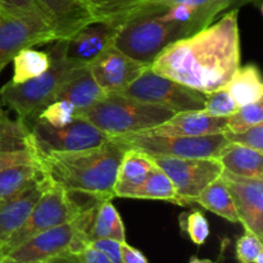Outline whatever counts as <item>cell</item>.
<instances>
[{"instance_id":"15","label":"cell","mask_w":263,"mask_h":263,"mask_svg":"<svg viewBox=\"0 0 263 263\" xmlns=\"http://www.w3.org/2000/svg\"><path fill=\"white\" fill-rule=\"evenodd\" d=\"M55 32L58 40L73 35L79 28L94 21L85 0H32Z\"/></svg>"},{"instance_id":"34","label":"cell","mask_w":263,"mask_h":263,"mask_svg":"<svg viewBox=\"0 0 263 263\" xmlns=\"http://www.w3.org/2000/svg\"><path fill=\"white\" fill-rule=\"evenodd\" d=\"M223 135L228 139L229 143L240 144V145L248 146L259 153H263V123L247 128L241 133H230L225 130Z\"/></svg>"},{"instance_id":"21","label":"cell","mask_w":263,"mask_h":263,"mask_svg":"<svg viewBox=\"0 0 263 263\" xmlns=\"http://www.w3.org/2000/svg\"><path fill=\"white\" fill-rule=\"evenodd\" d=\"M99 239H112L121 243L126 241L125 225L112 199H99L95 205L89 230V241L91 243Z\"/></svg>"},{"instance_id":"29","label":"cell","mask_w":263,"mask_h":263,"mask_svg":"<svg viewBox=\"0 0 263 263\" xmlns=\"http://www.w3.org/2000/svg\"><path fill=\"white\" fill-rule=\"evenodd\" d=\"M263 123V105L262 100L252 104L239 107L234 115L228 117L226 121V131L230 133H241L253 126Z\"/></svg>"},{"instance_id":"27","label":"cell","mask_w":263,"mask_h":263,"mask_svg":"<svg viewBox=\"0 0 263 263\" xmlns=\"http://www.w3.org/2000/svg\"><path fill=\"white\" fill-rule=\"evenodd\" d=\"M156 164V163H154ZM131 199H153L166 200L177 204V194L170 177L159 168L154 166L145 181L130 195Z\"/></svg>"},{"instance_id":"4","label":"cell","mask_w":263,"mask_h":263,"mask_svg":"<svg viewBox=\"0 0 263 263\" xmlns=\"http://www.w3.org/2000/svg\"><path fill=\"white\" fill-rule=\"evenodd\" d=\"M174 110L112 92L76 117L84 118L108 136L152 130L168 121Z\"/></svg>"},{"instance_id":"6","label":"cell","mask_w":263,"mask_h":263,"mask_svg":"<svg viewBox=\"0 0 263 263\" xmlns=\"http://www.w3.org/2000/svg\"><path fill=\"white\" fill-rule=\"evenodd\" d=\"M108 140L123 149H135L149 157L172 158H217L229 144L223 133L204 136H175L151 130L108 136Z\"/></svg>"},{"instance_id":"8","label":"cell","mask_w":263,"mask_h":263,"mask_svg":"<svg viewBox=\"0 0 263 263\" xmlns=\"http://www.w3.org/2000/svg\"><path fill=\"white\" fill-rule=\"evenodd\" d=\"M117 94L156 104L175 113L203 110L205 94L154 72L151 67Z\"/></svg>"},{"instance_id":"31","label":"cell","mask_w":263,"mask_h":263,"mask_svg":"<svg viewBox=\"0 0 263 263\" xmlns=\"http://www.w3.org/2000/svg\"><path fill=\"white\" fill-rule=\"evenodd\" d=\"M239 109V105L231 97L230 92L228 91L225 86L211 94H205L204 110L207 115L213 116V117H230L231 115Z\"/></svg>"},{"instance_id":"41","label":"cell","mask_w":263,"mask_h":263,"mask_svg":"<svg viewBox=\"0 0 263 263\" xmlns=\"http://www.w3.org/2000/svg\"><path fill=\"white\" fill-rule=\"evenodd\" d=\"M43 262H21V261H14V259L9 258V257H5V256H3L2 261H0V263H43Z\"/></svg>"},{"instance_id":"19","label":"cell","mask_w":263,"mask_h":263,"mask_svg":"<svg viewBox=\"0 0 263 263\" xmlns=\"http://www.w3.org/2000/svg\"><path fill=\"white\" fill-rule=\"evenodd\" d=\"M154 166L153 159L148 154L135 149H125L116 176L115 197L130 198L134 190L145 181Z\"/></svg>"},{"instance_id":"44","label":"cell","mask_w":263,"mask_h":263,"mask_svg":"<svg viewBox=\"0 0 263 263\" xmlns=\"http://www.w3.org/2000/svg\"><path fill=\"white\" fill-rule=\"evenodd\" d=\"M254 263H263V253L258 254V257H257L256 261H254Z\"/></svg>"},{"instance_id":"9","label":"cell","mask_w":263,"mask_h":263,"mask_svg":"<svg viewBox=\"0 0 263 263\" xmlns=\"http://www.w3.org/2000/svg\"><path fill=\"white\" fill-rule=\"evenodd\" d=\"M57 40L54 30L40 15L0 8V72L22 49Z\"/></svg>"},{"instance_id":"40","label":"cell","mask_w":263,"mask_h":263,"mask_svg":"<svg viewBox=\"0 0 263 263\" xmlns=\"http://www.w3.org/2000/svg\"><path fill=\"white\" fill-rule=\"evenodd\" d=\"M43 263H81L80 262L79 257L74 256V254L71 253H63L59 254V256L51 257V258L46 259Z\"/></svg>"},{"instance_id":"14","label":"cell","mask_w":263,"mask_h":263,"mask_svg":"<svg viewBox=\"0 0 263 263\" xmlns=\"http://www.w3.org/2000/svg\"><path fill=\"white\" fill-rule=\"evenodd\" d=\"M231 193L239 223L244 229L263 238V180L235 176L223 171L221 175Z\"/></svg>"},{"instance_id":"32","label":"cell","mask_w":263,"mask_h":263,"mask_svg":"<svg viewBox=\"0 0 263 263\" xmlns=\"http://www.w3.org/2000/svg\"><path fill=\"white\" fill-rule=\"evenodd\" d=\"M180 226L197 246H203L210 236V223L200 211H192L180 217Z\"/></svg>"},{"instance_id":"3","label":"cell","mask_w":263,"mask_h":263,"mask_svg":"<svg viewBox=\"0 0 263 263\" xmlns=\"http://www.w3.org/2000/svg\"><path fill=\"white\" fill-rule=\"evenodd\" d=\"M104 21L117 27L115 48L149 66L166 46L190 36L184 28L163 22L156 14L140 8L123 10Z\"/></svg>"},{"instance_id":"36","label":"cell","mask_w":263,"mask_h":263,"mask_svg":"<svg viewBox=\"0 0 263 263\" xmlns=\"http://www.w3.org/2000/svg\"><path fill=\"white\" fill-rule=\"evenodd\" d=\"M89 247L104 254L113 263H122V258H121V241L112 240V239H99V240L91 241Z\"/></svg>"},{"instance_id":"35","label":"cell","mask_w":263,"mask_h":263,"mask_svg":"<svg viewBox=\"0 0 263 263\" xmlns=\"http://www.w3.org/2000/svg\"><path fill=\"white\" fill-rule=\"evenodd\" d=\"M91 9L95 20H103L139 0H85Z\"/></svg>"},{"instance_id":"24","label":"cell","mask_w":263,"mask_h":263,"mask_svg":"<svg viewBox=\"0 0 263 263\" xmlns=\"http://www.w3.org/2000/svg\"><path fill=\"white\" fill-rule=\"evenodd\" d=\"M193 203L202 205L207 211H211L215 215L225 218L233 223H239V216L236 212L235 203H234L229 186L226 185L222 177L208 185Z\"/></svg>"},{"instance_id":"43","label":"cell","mask_w":263,"mask_h":263,"mask_svg":"<svg viewBox=\"0 0 263 263\" xmlns=\"http://www.w3.org/2000/svg\"><path fill=\"white\" fill-rule=\"evenodd\" d=\"M4 99H3V94H2V90H0V112L4 109Z\"/></svg>"},{"instance_id":"22","label":"cell","mask_w":263,"mask_h":263,"mask_svg":"<svg viewBox=\"0 0 263 263\" xmlns=\"http://www.w3.org/2000/svg\"><path fill=\"white\" fill-rule=\"evenodd\" d=\"M225 87L239 107L259 102L263 98L261 71L256 64L239 67Z\"/></svg>"},{"instance_id":"12","label":"cell","mask_w":263,"mask_h":263,"mask_svg":"<svg viewBox=\"0 0 263 263\" xmlns=\"http://www.w3.org/2000/svg\"><path fill=\"white\" fill-rule=\"evenodd\" d=\"M117 27L104 20H94L63 41V55L76 68L89 67L115 43Z\"/></svg>"},{"instance_id":"45","label":"cell","mask_w":263,"mask_h":263,"mask_svg":"<svg viewBox=\"0 0 263 263\" xmlns=\"http://www.w3.org/2000/svg\"><path fill=\"white\" fill-rule=\"evenodd\" d=\"M2 258H3V254L0 253V261H2Z\"/></svg>"},{"instance_id":"23","label":"cell","mask_w":263,"mask_h":263,"mask_svg":"<svg viewBox=\"0 0 263 263\" xmlns=\"http://www.w3.org/2000/svg\"><path fill=\"white\" fill-rule=\"evenodd\" d=\"M45 177L39 162L20 163L0 171V202L14 197Z\"/></svg>"},{"instance_id":"20","label":"cell","mask_w":263,"mask_h":263,"mask_svg":"<svg viewBox=\"0 0 263 263\" xmlns=\"http://www.w3.org/2000/svg\"><path fill=\"white\" fill-rule=\"evenodd\" d=\"M217 159L222 164L223 171L235 176L263 180V157L254 149L229 143L223 146Z\"/></svg>"},{"instance_id":"39","label":"cell","mask_w":263,"mask_h":263,"mask_svg":"<svg viewBox=\"0 0 263 263\" xmlns=\"http://www.w3.org/2000/svg\"><path fill=\"white\" fill-rule=\"evenodd\" d=\"M77 257L81 263H113L108 257H105L104 254L91 247L85 248Z\"/></svg>"},{"instance_id":"1","label":"cell","mask_w":263,"mask_h":263,"mask_svg":"<svg viewBox=\"0 0 263 263\" xmlns=\"http://www.w3.org/2000/svg\"><path fill=\"white\" fill-rule=\"evenodd\" d=\"M239 9L170 44L152 62L157 73L203 94L225 86L240 67Z\"/></svg>"},{"instance_id":"2","label":"cell","mask_w":263,"mask_h":263,"mask_svg":"<svg viewBox=\"0 0 263 263\" xmlns=\"http://www.w3.org/2000/svg\"><path fill=\"white\" fill-rule=\"evenodd\" d=\"M123 153L125 149L108 140L86 151L39 154V161L45 176L69 194L112 199Z\"/></svg>"},{"instance_id":"42","label":"cell","mask_w":263,"mask_h":263,"mask_svg":"<svg viewBox=\"0 0 263 263\" xmlns=\"http://www.w3.org/2000/svg\"><path fill=\"white\" fill-rule=\"evenodd\" d=\"M189 263H216V262L211 261V259H200L198 258V257H192Z\"/></svg>"},{"instance_id":"11","label":"cell","mask_w":263,"mask_h":263,"mask_svg":"<svg viewBox=\"0 0 263 263\" xmlns=\"http://www.w3.org/2000/svg\"><path fill=\"white\" fill-rule=\"evenodd\" d=\"M174 184L177 205H187L210 184L222 175L223 167L217 158H172L152 157Z\"/></svg>"},{"instance_id":"30","label":"cell","mask_w":263,"mask_h":263,"mask_svg":"<svg viewBox=\"0 0 263 263\" xmlns=\"http://www.w3.org/2000/svg\"><path fill=\"white\" fill-rule=\"evenodd\" d=\"M76 108L68 100H54L49 103L33 120L53 127H63L76 118Z\"/></svg>"},{"instance_id":"25","label":"cell","mask_w":263,"mask_h":263,"mask_svg":"<svg viewBox=\"0 0 263 263\" xmlns=\"http://www.w3.org/2000/svg\"><path fill=\"white\" fill-rule=\"evenodd\" d=\"M0 152H37L27 123L20 118L12 120L4 109L0 112Z\"/></svg>"},{"instance_id":"26","label":"cell","mask_w":263,"mask_h":263,"mask_svg":"<svg viewBox=\"0 0 263 263\" xmlns=\"http://www.w3.org/2000/svg\"><path fill=\"white\" fill-rule=\"evenodd\" d=\"M13 76L10 82L23 84L48 71L51 66V57L49 51L25 48L13 58Z\"/></svg>"},{"instance_id":"33","label":"cell","mask_w":263,"mask_h":263,"mask_svg":"<svg viewBox=\"0 0 263 263\" xmlns=\"http://www.w3.org/2000/svg\"><path fill=\"white\" fill-rule=\"evenodd\" d=\"M263 253L262 239L246 230L236 241V258L239 263H254L258 254Z\"/></svg>"},{"instance_id":"17","label":"cell","mask_w":263,"mask_h":263,"mask_svg":"<svg viewBox=\"0 0 263 263\" xmlns=\"http://www.w3.org/2000/svg\"><path fill=\"white\" fill-rule=\"evenodd\" d=\"M225 117H213L204 110H189L175 113L168 121L152 128L151 131L162 135L204 136L221 134L226 130Z\"/></svg>"},{"instance_id":"5","label":"cell","mask_w":263,"mask_h":263,"mask_svg":"<svg viewBox=\"0 0 263 263\" xmlns=\"http://www.w3.org/2000/svg\"><path fill=\"white\" fill-rule=\"evenodd\" d=\"M49 54L51 66L46 72L23 84L8 82L2 87L4 104L17 113L18 118L31 122L49 103L54 102L62 84L68 79L76 67L66 61L63 55V41H54Z\"/></svg>"},{"instance_id":"13","label":"cell","mask_w":263,"mask_h":263,"mask_svg":"<svg viewBox=\"0 0 263 263\" xmlns=\"http://www.w3.org/2000/svg\"><path fill=\"white\" fill-rule=\"evenodd\" d=\"M148 67L151 66L130 58L113 45L90 64L89 69L100 89L105 94H112L122 91Z\"/></svg>"},{"instance_id":"28","label":"cell","mask_w":263,"mask_h":263,"mask_svg":"<svg viewBox=\"0 0 263 263\" xmlns=\"http://www.w3.org/2000/svg\"><path fill=\"white\" fill-rule=\"evenodd\" d=\"M261 0H139V2L134 3V4L128 5L126 8L135 7V5H168V4H187L193 5V7H207V8H215L218 9L221 13L229 12L231 9H239L241 5L248 4V3H258ZM123 8V9H126ZM121 9V10H123ZM118 10V12H121ZM116 12V13H118ZM115 14V13H113ZM112 15V14H110ZM109 17V15H108ZM107 18V17H105ZM104 20V18H103Z\"/></svg>"},{"instance_id":"38","label":"cell","mask_w":263,"mask_h":263,"mask_svg":"<svg viewBox=\"0 0 263 263\" xmlns=\"http://www.w3.org/2000/svg\"><path fill=\"white\" fill-rule=\"evenodd\" d=\"M121 258L122 263H149L143 252L126 241L121 243Z\"/></svg>"},{"instance_id":"7","label":"cell","mask_w":263,"mask_h":263,"mask_svg":"<svg viewBox=\"0 0 263 263\" xmlns=\"http://www.w3.org/2000/svg\"><path fill=\"white\" fill-rule=\"evenodd\" d=\"M84 205L73 199L72 194L46 177V185L40 199L20 230L15 231L0 249V253L5 256L32 236L62 223L71 222L80 215Z\"/></svg>"},{"instance_id":"16","label":"cell","mask_w":263,"mask_h":263,"mask_svg":"<svg viewBox=\"0 0 263 263\" xmlns=\"http://www.w3.org/2000/svg\"><path fill=\"white\" fill-rule=\"evenodd\" d=\"M45 185L46 176L14 197L0 202V249L26 222L32 208L40 199Z\"/></svg>"},{"instance_id":"37","label":"cell","mask_w":263,"mask_h":263,"mask_svg":"<svg viewBox=\"0 0 263 263\" xmlns=\"http://www.w3.org/2000/svg\"><path fill=\"white\" fill-rule=\"evenodd\" d=\"M0 8L5 10H12V12L36 14L44 18V15L41 14V12L39 10V8L36 7L32 0H0Z\"/></svg>"},{"instance_id":"10","label":"cell","mask_w":263,"mask_h":263,"mask_svg":"<svg viewBox=\"0 0 263 263\" xmlns=\"http://www.w3.org/2000/svg\"><path fill=\"white\" fill-rule=\"evenodd\" d=\"M27 125L39 154L86 151L108 141L107 134L80 117L63 127H53L37 120H32Z\"/></svg>"},{"instance_id":"18","label":"cell","mask_w":263,"mask_h":263,"mask_svg":"<svg viewBox=\"0 0 263 263\" xmlns=\"http://www.w3.org/2000/svg\"><path fill=\"white\" fill-rule=\"evenodd\" d=\"M104 95L105 92L97 84L89 67H82L72 71L58 90L55 100H68L80 113L95 104Z\"/></svg>"}]
</instances>
